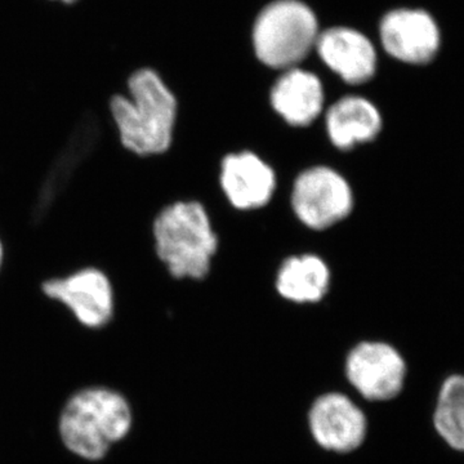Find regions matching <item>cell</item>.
Masks as SVG:
<instances>
[{"instance_id":"cell-1","label":"cell","mask_w":464,"mask_h":464,"mask_svg":"<svg viewBox=\"0 0 464 464\" xmlns=\"http://www.w3.org/2000/svg\"><path fill=\"white\" fill-rule=\"evenodd\" d=\"M127 87L128 96L115 94L109 102L119 141L139 157L164 154L173 141L176 96L150 67L132 72Z\"/></svg>"},{"instance_id":"cell-2","label":"cell","mask_w":464,"mask_h":464,"mask_svg":"<svg viewBox=\"0 0 464 464\" xmlns=\"http://www.w3.org/2000/svg\"><path fill=\"white\" fill-rule=\"evenodd\" d=\"M132 422V409L123 395L106 387H90L66 402L58 426L72 454L99 460L128 435Z\"/></svg>"},{"instance_id":"cell-3","label":"cell","mask_w":464,"mask_h":464,"mask_svg":"<svg viewBox=\"0 0 464 464\" xmlns=\"http://www.w3.org/2000/svg\"><path fill=\"white\" fill-rule=\"evenodd\" d=\"M159 259L177 279H203L218 248L206 208L198 201H176L161 209L154 226Z\"/></svg>"},{"instance_id":"cell-4","label":"cell","mask_w":464,"mask_h":464,"mask_svg":"<svg viewBox=\"0 0 464 464\" xmlns=\"http://www.w3.org/2000/svg\"><path fill=\"white\" fill-rule=\"evenodd\" d=\"M322 32L315 11L302 0H274L253 24L252 45L265 66L288 70L315 51Z\"/></svg>"},{"instance_id":"cell-5","label":"cell","mask_w":464,"mask_h":464,"mask_svg":"<svg viewBox=\"0 0 464 464\" xmlns=\"http://www.w3.org/2000/svg\"><path fill=\"white\" fill-rule=\"evenodd\" d=\"M292 208L302 224L313 230H325L350 215L353 188L332 168H308L293 183Z\"/></svg>"},{"instance_id":"cell-6","label":"cell","mask_w":464,"mask_h":464,"mask_svg":"<svg viewBox=\"0 0 464 464\" xmlns=\"http://www.w3.org/2000/svg\"><path fill=\"white\" fill-rule=\"evenodd\" d=\"M348 383L368 401L386 402L404 390L408 365L401 353L382 341H366L348 353L344 364Z\"/></svg>"},{"instance_id":"cell-7","label":"cell","mask_w":464,"mask_h":464,"mask_svg":"<svg viewBox=\"0 0 464 464\" xmlns=\"http://www.w3.org/2000/svg\"><path fill=\"white\" fill-rule=\"evenodd\" d=\"M45 297L65 306L82 325L100 329L114 316V286L108 275L96 267H85L42 284Z\"/></svg>"},{"instance_id":"cell-8","label":"cell","mask_w":464,"mask_h":464,"mask_svg":"<svg viewBox=\"0 0 464 464\" xmlns=\"http://www.w3.org/2000/svg\"><path fill=\"white\" fill-rule=\"evenodd\" d=\"M384 52L399 63L423 66L432 63L441 45V33L431 14L420 8H396L380 23Z\"/></svg>"},{"instance_id":"cell-9","label":"cell","mask_w":464,"mask_h":464,"mask_svg":"<svg viewBox=\"0 0 464 464\" xmlns=\"http://www.w3.org/2000/svg\"><path fill=\"white\" fill-rule=\"evenodd\" d=\"M308 427L317 445L338 454L357 450L368 435L364 411L340 392L324 393L313 402Z\"/></svg>"},{"instance_id":"cell-10","label":"cell","mask_w":464,"mask_h":464,"mask_svg":"<svg viewBox=\"0 0 464 464\" xmlns=\"http://www.w3.org/2000/svg\"><path fill=\"white\" fill-rule=\"evenodd\" d=\"M315 52L324 65L350 85L368 83L378 67L374 43L351 26L324 29L317 38Z\"/></svg>"},{"instance_id":"cell-11","label":"cell","mask_w":464,"mask_h":464,"mask_svg":"<svg viewBox=\"0 0 464 464\" xmlns=\"http://www.w3.org/2000/svg\"><path fill=\"white\" fill-rule=\"evenodd\" d=\"M219 181L228 201L240 210L265 207L276 188V174L273 168L250 151L225 157Z\"/></svg>"},{"instance_id":"cell-12","label":"cell","mask_w":464,"mask_h":464,"mask_svg":"<svg viewBox=\"0 0 464 464\" xmlns=\"http://www.w3.org/2000/svg\"><path fill=\"white\" fill-rule=\"evenodd\" d=\"M270 102L289 125L307 127L323 112L325 92L322 79L299 66L284 70L271 88Z\"/></svg>"},{"instance_id":"cell-13","label":"cell","mask_w":464,"mask_h":464,"mask_svg":"<svg viewBox=\"0 0 464 464\" xmlns=\"http://www.w3.org/2000/svg\"><path fill=\"white\" fill-rule=\"evenodd\" d=\"M325 128L333 145L347 151L362 143L374 141L383 130V118L371 100L344 96L326 111Z\"/></svg>"},{"instance_id":"cell-14","label":"cell","mask_w":464,"mask_h":464,"mask_svg":"<svg viewBox=\"0 0 464 464\" xmlns=\"http://www.w3.org/2000/svg\"><path fill=\"white\" fill-rule=\"evenodd\" d=\"M331 285V270L322 258L314 255L286 259L276 277V289L282 297L295 304L322 301Z\"/></svg>"},{"instance_id":"cell-15","label":"cell","mask_w":464,"mask_h":464,"mask_svg":"<svg viewBox=\"0 0 464 464\" xmlns=\"http://www.w3.org/2000/svg\"><path fill=\"white\" fill-rule=\"evenodd\" d=\"M432 423L449 449L464 454V374L448 375L440 384Z\"/></svg>"},{"instance_id":"cell-16","label":"cell","mask_w":464,"mask_h":464,"mask_svg":"<svg viewBox=\"0 0 464 464\" xmlns=\"http://www.w3.org/2000/svg\"><path fill=\"white\" fill-rule=\"evenodd\" d=\"M3 259H5V248H3L2 241H0V268H2Z\"/></svg>"},{"instance_id":"cell-17","label":"cell","mask_w":464,"mask_h":464,"mask_svg":"<svg viewBox=\"0 0 464 464\" xmlns=\"http://www.w3.org/2000/svg\"><path fill=\"white\" fill-rule=\"evenodd\" d=\"M53 2L65 3V5H72V3L78 2V0H53Z\"/></svg>"}]
</instances>
